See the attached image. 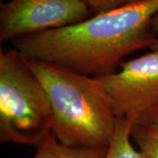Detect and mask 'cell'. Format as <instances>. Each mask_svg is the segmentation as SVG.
Masks as SVG:
<instances>
[{
  "mask_svg": "<svg viewBox=\"0 0 158 158\" xmlns=\"http://www.w3.org/2000/svg\"><path fill=\"white\" fill-rule=\"evenodd\" d=\"M158 0H137L82 22L11 40L22 56L99 77L114 73L123 58L156 40L151 19Z\"/></svg>",
  "mask_w": 158,
  "mask_h": 158,
  "instance_id": "6da1fadb",
  "label": "cell"
},
{
  "mask_svg": "<svg viewBox=\"0 0 158 158\" xmlns=\"http://www.w3.org/2000/svg\"><path fill=\"white\" fill-rule=\"evenodd\" d=\"M23 57L48 94L57 140L70 148L109 147L118 117L98 78Z\"/></svg>",
  "mask_w": 158,
  "mask_h": 158,
  "instance_id": "7a4b0ae2",
  "label": "cell"
},
{
  "mask_svg": "<svg viewBox=\"0 0 158 158\" xmlns=\"http://www.w3.org/2000/svg\"><path fill=\"white\" fill-rule=\"evenodd\" d=\"M44 87L16 49L0 51V141L38 147L52 132Z\"/></svg>",
  "mask_w": 158,
  "mask_h": 158,
  "instance_id": "3957f363",
  "label": "cell"
},
{
  "mask_svg": "<svg viewBox=\"0 0 158 158\" xmlns=\"http://www.w3.org/2000/svg\"><path fill=\"white\" fill-rule=\"evenodd\" d=\"M120 69L97 77L117 117L140 122L158 108V51L122 62Z\"/></svg>",
  "mask_w": 158,
  "mask_h": 158,
  "instance_id": "277c9868",
  "label": "cell"
},
{
  "mask_svg": "<svg viewBox=\"0 0 158 158\" xmlns=\"http://www.w3.org/2000/svg\"><path fill=\"white\" fill-rule=\"evenodd\" d=\"M93 11L84 0H11L0 6V41L82 22Z\"/></svg>",
  "mask_w": 158,
  "mask_h": 158,
  "instance_id": "5b68a950",
  "label": "cell"
},
{
  "mask_svg": "<svg viewBox=\"0 0 158 158\" xmlns=\"http://www.w3.org/2000/svg\"><path fill=\"white\" fill-rule=\"evenodd\" d=\"M108 148H70L62 144L53 132L37 147L33 158H105Z\"/></svg>",
  "mask_w": 158,
  "mask_h": 158,
  "instance_id": "8992f818",
  "label": "cell"
},
{
  "mask_svg": "<svg viewBox=\"0 0 158 158\" xmlns=\"http://www.w3.org/2000/svg\"><path fill=\"white\" fill-rule=\"evenodd\" d=\"M135 121L118 117L113 139L105 158H142L139 150L131 143V131Z\"/></svg>",
  "mask_w": 158,
  "mask_h": 158,
  "instance_id": "52a82bcc",
  "label": "cell"
},
{
  "mask_svg": "<svg viewBox=\"0 0 158 158\" xmlns=\"http://www.w3.org/2000/svg\"><path fill=\"white\" fill-rule=\"evenodd\" d=\"M131 138L138 145L142 158H158V129L148 126L134 124Z\"/></svg>",
  "mask_w": 158,
  "mask_h": 158,
  "instance_id": "ba28073f",
  "label": "cell"
},
{
  "mask_svg": "<svg viewBox=\"0 0 158 158\" xmlns=\"http://www.w3.org/2000/svg\"><path fill=\"white\" fill-rule=\"evenodd\" d=\"M93 12L99 13L126 6L137 0H84Z\"/></svg>",
  "mask_w": 158,
  "mask_h": 158,
  "instance_id": "9c48e42d",
  "label": "cell"
},
{
  "mask_svg": "<svg viewBox=\"0 0 158 158\" xmlns=\"http://www.w3.org/2000/svg\"><path fill=\"white\" fill-rule=\"evenodd\" d=\"M135 124H141L144 126H148L153 128L158 129V108L153 112L151 114H149L146 118H144L140 122L135 123Z\"/></svg>",
  "mask_w": 158,
  "mask_h": 158,
  "instance_id": "30bf717a",
  "label": "cell"
},
{
  "mask_svg": "<svg viewBox=\"0 0 158 158\" xmlns=\"http://www.w3.org/2000/svg\"><path fill=\"white\" fill-rule=\"evenodd\" d=\"M151 28L155 35L158 34V13L156 14L151 19ZM150 48L152 49V51H158V37L156 38Z\"/></svg>",
  "mask_w": 158,
  "mask_h": 158,
  "instance_id": "8fae6325",
  "label": "cell"
},
{
  "mask_svg": "<svg viewBox=\"0 0 158 158\" xmlns=\"http://www.w3.org/2000/svg\"><path fill=\"white\" fill-rule=\"evenodd\" d=\"M3 1H4V0H1V2H2V3H3Z\"/></svg>",
  "mask_w": 158,
  "mask_h": 158,
  "instance_id": "7c38bea8",
  "label": "cell"
}]
</instances>
